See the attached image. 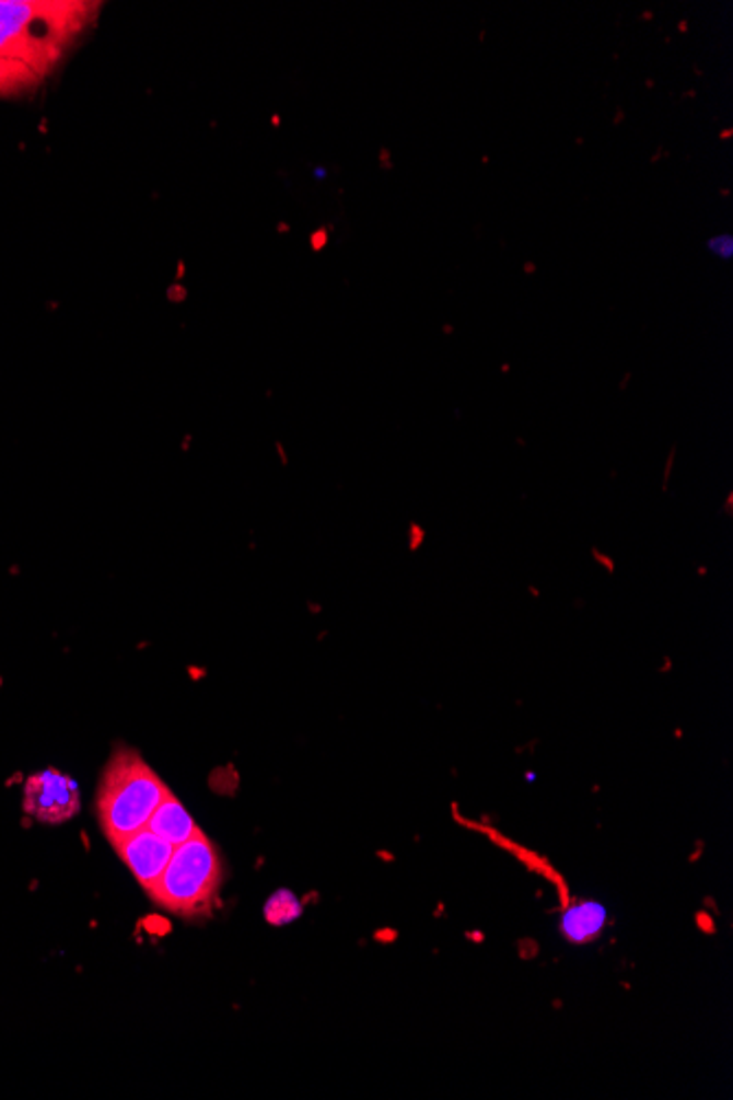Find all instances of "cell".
<instances>
[{
  "label": "cell",
  "instance_id": "1",
  "mask_svg": "<svg viewBox=\"0 0 733 1100\" xmlns=\"http://www.w3.org/2000/svg\"><path fill=\"white\" fill-rule=\"evenodd\" d=\"M102 3L86 0H0V60L40 82L86 36Z\"/></svg>",
  "mask_w": 733,
  "mask_h": 1100
},
{
  "label": "cell",
  "instance_id": "2",
  "mask_svg": "<svg viewBox=\"0 0 733 1100\" xmlns=\"http://www.w3.org/2000/svg\"><path fill=\"white\" fill-rule=\"evenodd\" d=\"M167 794V785L137 752L119 748L108 761L97 794L100 822L113 848L148 826Z\"/></svg>",
  "mask_w": 733,
  "mask_h": 1100
},
{
  "label": "cell",
  "instance_id": "3",
  "mask_svg": "<svg viewBox=\"0 0 733 1100\" xmlns=\"http://www.w3.org/2000/svg\"><path fill=\"white\" fill-rule=\"evenodd\" d=\"M220 883V855L213 844L198 833L174 848L167 868L148 894L161 907L189 918L211 910Z\"/></svg>",
  "mask_w": 733,
  "mask_h": 1100
},
{
  "label": "cell",
  "instance_id": "4",
  "mask_svg": "<svg viewBox=\"0 0 733 1100\" xmlns=\"http://www.w3.org/2000/svg\"><path fill=\"white\" fill-rule=\"evenodd\" d=\"M23 807L36 822L65 824L82 809L80 787L71 776L58 769H45L27 780Z\"/></svg>",
  "mask_w": 733,
  "mask_h": 1100
},
{
  "label": "cell",
  "instance_id": "5",
  "mask_svg": "<svg viewBox=\"0 0 733 1100\" xmlns=\"http://www.w3.org/2000/svg\"><path fill=\"white\" fill-rule=\"evenodd\" d=\"M174 848L176 846H172L167 840L159 837L148 826H143L139 833L121 842L115 850L126 861L135 879L146 888V892H150L152 885L161 879L163 870L167 868Z\"/></svg>",
  "mask_w": 733,
  "mask_h": 1100
},
{
  "label": "cell",
  "instance_id": "6",
  "mask_svg": "<svg viewBox=\"0 0 733 1100\" xmlns=\"http://www.w3.org/2000/svg\"><path fill=\"white\" fill-rule=\"evenodd\" d=\"M148 829L152 833H156L159 837L167 840L172 846H181L200 833L194 818L185 811V807L181 804V800L172 791L165 796V800L152 813Z\"/></svg>",
  "mask_w": 733,
  "mask_h": 1100
},
{
  "label": "cell",
  "instance_id": "7",
  "mask_svg": "<svg viewBox=\"0 0 733 1100\" xmlns=\"http://www.w3.org/2000/svg\"><path fill=\"white\" fill-rule=\"evenodd\" d=\"M606 923V912L602 905L593 901H584L580 905H573L567 910L562 916V931L569 940L573 942H584L591 940L602 931Z\"/></svg>",
  "mask_w": 733,
  "mask_h": 1100
},
{
  "label": "cell",
  "instance_id": "8",
  "mask_svg": "<svg viewBox=\"0 0 733 1100\" xmlns=\"http://www.w3.org/2000/svg\"><path fill=\"white\" fill-rule=\"evenodd\" d=\"M264 916L270 925H288L301 916V901L292 892L279 890L268 899Z\"/></svg>",
  "mask_w": 733,
  "mask_h": 1100
},
{
  "label": "cell",
  "instance_id": "9",
  "mask_svg": "<svg viewBox=\"0 0 733 1100\" xmlns=\"http://www.w3.org/2000/svg\"><path fill=\"white\" fill-rule=\"evenodd\" d=\"M38 84H40V80L34 73L0 60V97L27 93Z\"/></svg>",
  "mask_w": 733,
  "mask_h": 1100
},
{
  "label": "cell",
  "instance_id": "10",
  "mask_svg": "<svg viewBox=\"0 0 733 1100\" xmlns=\"http://www.w3.org/2000/svg\"><path fill=\"white\" fill-rule=\"evenodd\" d=\"M707 246H709V251H711L713 255L724 257V259H729V257H731V253H733V240H731V235H718V238L709 240V242H707Z\"/></svg>",
  "mask_w": 733,
  "mask_h": 1100
}]
</instances>
